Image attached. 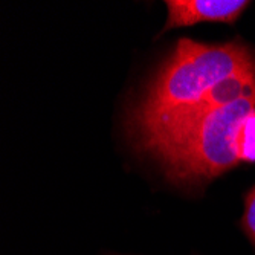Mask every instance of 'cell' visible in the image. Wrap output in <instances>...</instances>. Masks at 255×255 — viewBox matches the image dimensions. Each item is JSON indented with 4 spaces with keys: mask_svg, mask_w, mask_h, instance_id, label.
Returning a JSON list of instances; mask_svg holds the SVG:
<instances>
[{
    "mask_svg": "<svg viewBox=\"0 0 255 255\" xmlns=\"http://www.w3.org/2000/svg\"><path fill=\"white\" fill-rule=\"evenodd\" d=\"M242 228L249 242L255 246V187L248 193L245 200V216L242 219Z\"/></svg>",
    "mask_w": 255,
    "mask_h": 255,
    "instance_id": "cell-5",
    "label": "cell"
},
{
    "mask_svg": "<svg viewBox=\"0 0 255 255\" xmlns=\"http://www.w3.org/2000/svg\"><path fill=\"white\" fill-rule=\"evenodd\" d=\"M248 72H255V55L246 44H205L180 38L150 81L145 97L130 113V127L137 128L160 115L193 104L219 83Z\"/></svg>",
    "mask_w": 255,
    "mask_h": 255,
    "instance_id": "cell-1",
    "label": "cell"
},
{
    "mask_svg": "<svg viewBox=\"0 0 255 255\" xmlns=\"http://www.w3.org/2000/svg\"><path fill=\"white\" fill-rule=\"evenodd\" d=\"M246 98H255V72L231 77L219 83L199 101L160 115L156 120L133 128V131L141 147L151 151L188 133L214 110Z\"/></svg>",
    "mask_w": 255,
    "mask_h": 255,
    "instance_id": "cell-3",
    "label": "cell"
},
{
    "mask_svg": "<svg viewBox=\"0 0 255 255\" xmlns=\"http://www.w3.org/2000/svg\"><path fill=\"white\" fill-rule=\"evenodd\" d=\"M150 153L176 183H202L242 162H255V98L214 110L188 133Z\"/></svg>",
    "mask_w": 255,
    "mask_h": 255,
    "instance_id": "cell-2",
    "label": "cell"
},
{
    "mask_svg": "<svg viewBox=\"0 0 255 255\" xmlns=\"http://www.w3.org/2000/svg\"><path fill=\"white\" fill-rule=\"evenodd\" d=\"M164 29L185 28L203 21L233 23L251 5L248 0H167Z\"/></svg>",
    "mask_w": 255,
    "mask_h": 255,
    "instance_id": "cell-4",
    "label": "cell"
}]
</instances>
